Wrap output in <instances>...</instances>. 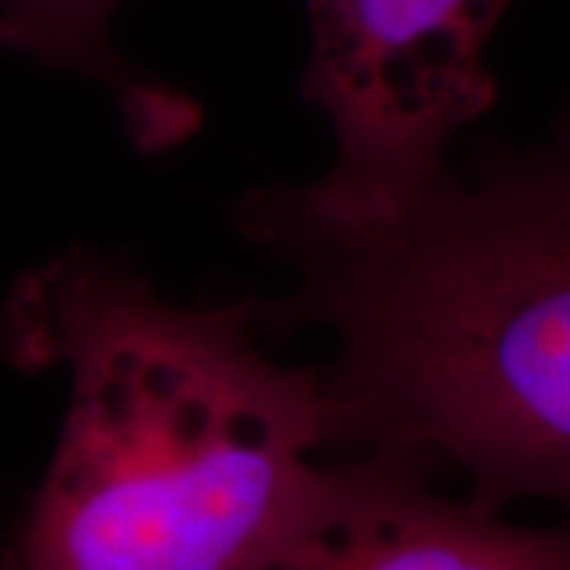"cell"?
<instances>
[{
    "label": "cell",
    "instance_id": "6da1fadb",
    "mask_svg": "<svg viewBox=\"0 0 570 570\" xmlns=\"http://www.w3.org/2000/svg\"><path fill=\"white\" fill-rule=\"evenodd\" d=\"M232 219L292 285L261 302L264 326L326 336L355 441L466 475L491 510H570V115L377 213L264 184Z\"/></svg>",
    "mask_w": 570,
    "mask_h": 570
},
{
    "label": "cell",
    "instance_id": "7a4b0ae2",
    "mask_svg": "<svg viewBox=\"0 0 570 570\" xmlns=\"http://www.w3.org/2000/svg\"><path fill=\"white\" fill-rule=\"evenodd\" d=\"M0 346L70 387L0 570H257L346 475L348 406L324 365L266 352L261 302L184 305L67 250L13 283Z\"/></svg>",
    "mask_w": 570,
    "mask_h": 570
},
{
    "label": "cell",
    "instance_id": "3957f363",
    "mask_svg": "<svg viewBox=\"0 0 570 570\" xmlns=\"http://www.w3.org/2000/svg\"><path fill=\"white\" fill-rule=\"evenodd\" d=\"M513 0H305L302 96L333 137V163L298 184L330 213L409 200L450 165L453 140L489 115L485 51Z\"/></svg>",
    "mask_w": 570,
    "mask_h": 570
},
{
    "label": "cell",
    "instance_id": "277c9868",
    "mask_svg": "<svg viewBox=\"0 0 570 570\" xmlns=\"http://www.w3.org/2000/svg\"><path fill=\"white\" fill-rule=\"evenodd\" d=\"M257 570H570V523H510L371 450L348 460L324 510Z\"/></svg>",
    "mask_w": 570,
    "mask_h": 570
},
{
    "label": "cell",
    "instance_id": "5b68a950",
    "mask_svg": "<svg viewBox=\"0 0 570 570\" xmlns=\"http://www.w3.org/2000/svg\"><path fill=\"white\" fill-rule=\"evenodd\" d=\"M124 0H0V45L32 61L99 82L140 153H165L194 137L200 105L124 61L111 22Z\"/></svg>",
    "mask_w": 570,
    "mask_h": 570
}]
</instances>
